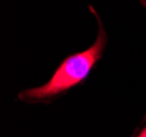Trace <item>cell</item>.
Wrapping results in <instances>:
<instances>
[{
	"label": "cell",
	"mask_w": 146,
	"mask_h": 137,
	"mask_svg": "<svg viewBox=\"0 0 146 137\" xmlns=\"http://www.w3.org/2000/svg\"><path fill=\"white\" fill-rule=\"evenodd\" d=\"M137 137H146V126L141 131V133L139 134V136Z\"/></svg>",
	"instance_id": "cell-2"
},
{
	"label": "cell",
	"mask_w": 146,
	"mask_h": 137,
	"mask_svg": "<svg viewBox=\"0 0 146 137\" xmlns=\"http://www.w3.org/2000/svg\"><path fill=\"white\" fill-rule=\"evenodd\" d=\"M91 10L97 17L93 8H91ZM97 20L99 32L95 43L86 50L67 57L57 68L48 82L40 87L23 90L22 92H20L19 98L22 101L31 103L46 102L55 99L84 80L94 68L96 62L100 59L107 43V35L104 30L102 21L98 17Z\"/></svg>",
	"instance_id": "cell-1"
}]
</instances>
